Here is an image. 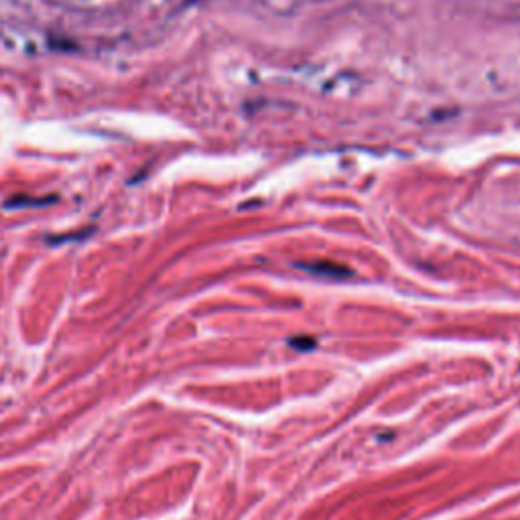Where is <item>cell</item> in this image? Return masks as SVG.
Instances as JSON below:
<instances>
[{"instance_id":"6da1fadb","label":"cell","mask_w":520,"mask_h":520,"mask_svg":"<svg viewBox=\"0 0 520 520\" xmlns=\"http://www.w3.org/2000/svg\"><path fill=\"white\" fill-rule=\"evenodd\" d=\"M299 268H303V270H307V273H313V275H319V277H333V279H342V277L352 275V270H350L348 266H339V264L323 262V260H317V262H303V264H299Z\"/></svg>"},{"instance_id":"7a4b0ae2","label":"cell","mask_w":520,"mask_h":520,"mask_svg":"<svg viewBox=\"0 0 520 520\" xmlns=\"http://www.w3.org/2000/svg\"><path fill=\"white\" fill-rule=\"evenodd\" d=\"M291 346H293V348H297V350H303V352H307V350H311V348L315 346V339H309V337L291 339Z\"/></svg>"}]
</instances>
